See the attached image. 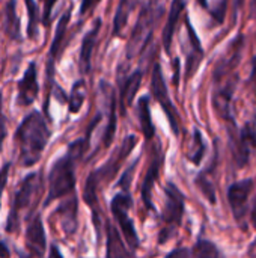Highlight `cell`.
Segmentation results:
<instances>
[{"label":"cell","mask_w":256,"mask_h":258,"mask_svg":"<svg viewBox=\"0 0 256 258\" xmlns=\"http://www.w3.org/2000/svg\"><path fill=\"white\" fill-rule=\"evenodd\" d=\"M51 132L47 125L45 118L38 110L27 113L15 130L14 139L18 147V157L23 166H33L39 162Z\"/></svg>","instance_id":"obj_1"},{"label":"cell","mask_w":256,"mask_h":258,"mask_svg":"<svg viewBox=\"0 0 256 258\" xmlns=\"http://www.w3.org/2000/svg\"><path fill=\"white\" fill-rule=\"evenodd\" d=\"M88 145L89 141H86V138L71 142L66 153L53 163L48 174V194H47L45 206H48L54 200L74 194L75 163L83 157V154L88 150Z\"/></svg>","instance_id":"obj_2"},{"label":"cell","mask_w":256,"mask_h":258,"mask_svg":"<svg viewBox=\"0 0 256 258\" xmlns=\"http://www.w3.org/2000/svg\"><path fill=\"white\" fill-rule=\"evenodd\" d=\"M163 15V0H146L142 5L137 21L127 44V57L131 59L145 51L152 39L157 23Z\"/></svg>","instance_id":"obj_3"},{"label":"cell","mask_w":256,"mask_h":258,"mask_svg":"<svg viewBox=\"0 0 256 258\" xmlns=\"http://www.w3.org/2000/svg\"><path fill=\"white\" fill-rule=\"evenodd\" d=\"M42 190V178L39 172H32L29 174L18 186L15 197H14V203L8 216V222H6V231H14L20 222V215L24 212L32 210L38 201H39V195Z\"/></svg>","instance_id":"obj_4"},{"label":"cell","mask_w":256,"mask_h":258,"mask_svg":"<svg viewBox=\"0 0 256 258\" xmlns=\"http://www.w3.org/2000/svg\"><path fill=\"white\" fill-rule=\"evenodd\" d=\"M164 194H166V203L161 213V228L158 231L160 245L169 242L178 231L184 216V206H186L184 195L174 183H169L164 187Z\"/></svg>","instance_id":"obj_5"},{"label":"cell","mask_w":256,"mask_h":258,"mask_svg":"<svg viewBox=\"0 0 256 258\" xmlns=\"http://www.w3.org/2000/svg\"><path fill=\"white\" fill-rule=\"evenodd\" d=\"M151 94L155 98V101L161 106L163 112L166 113L169 125H170L174 135L178 136L180 135V118H178L177 107L174 106V103L170 100L169 89H167V85H166V80H164L160 62H155L154 68H152V74H151Z\"/></svg>","instance_id":"obj_6"},{"label":"cell","mask_w":256,"mask_h":258,"mask_svg":"<svg viewBox=\"0 0 256 258\" xmlns=\"http://www.w3.org/2000/svg\"><path fill=\"white\" fill-rule=\"evenodd\" d=\"M136 144H137V138H136L134 135H128V136L122 141V144L119 145V148L113 153V156H112L103 166H100L98 169L92 171V172L89 174L88 178L92 180V181L95 183L97 187H98L101 183H106V181L112 180V178L118 174V171H119L121 165L124 163V160L131 154V151L134 150Z\"/></svg>","instance_id":"obj_7"},{"label":"cell","mask_w":256,"mask_h":258,"mask_svg":"<svg viewBox=\"0 0 256 258\" xmlns=\"http://www.w3.org/2000/svg\"><path fill=\"white\" fill-rule=\"evenodd\" d=\"M131 206H133V201L128 194H118L113 197L110 203V212L115 221L119 224L124 240L128 243L131 249H136L139 246V236H137L133 221L128 216V210L131 209Z\"/></svg>","instance_id":"obj_8"},{"label":"cell","mask_w":256,"mask_h":258,"mask_svg":"<svg viewBox=\"0 0 256 258\" xmlns=\"http://www.w3.org/2000/svg\"><path fill=\"white\" fill-rule=\"evenodd\" d=\"M38 94H39V85H38V70H36V63L32 60L21 80L17 83V106L20 107H27V106H32L36 98H38Z\"/></svg>","instance_id":"obj_9"},{"label":"cell","mask_w":256,"mask_h":258,"mask_svg":"<svg viewBox=\"0 0 256 258\" xmlns=\"http://www.w3.org/2000/svg\"><path fill=\"white\" fill-rule=\"evenodd\" d=\"M253 189V181L250 178L232 183L228 189V203L232 209L234 218L241 222L247 215V203Z\"/></svg>","instance_id":"obj_10"},{"label":"cell","mask_w":256,"mask_h":258,"mask_svg":"<svg viewBox=\"0 0 256 258\" xmlns=\"http://www.w3.org/2000/svg\"><path fill=\"white\" fill-rule=\"evenodd\" d=\"M100 95L106 100L107 109H109V116H107V125L104 130L103 136V145L107 148L112 145L116 133V109H118V95L115 94V89L110 86L109 82L101 80L100 82Z\"/></svg>","instance_id":"obj_11"},{"label":"cell","mask_w":256,"mask_h":258,"mask_svg":"<svg viewBox=\"0 0 256 258\" xmlns=\"http://www.w3.org/2000/svg\"><path fill=\"white\" fill-rule=\"evenodd\" d=\"M186 30H187V35H189L190 50L187 51V57H186L184 77H186V80H189L196 74L201 62L204 59V48H202V42H201V39H199V36H198V33H196V30H195V27H193L189 17H186Z\"/></svg>","instance_id":"obj_12"},{"label":"cell","mask_w":256,"mask_h":258,"mask_svg":"<svg viewBox=\"0 0 256 258\" xmlns=\"http://www.w3.org/2000/svg\"><path fill=\"white\" fill-rule=\"evenodd\" d=\"M26 248L30 251L32 255L41 258L47 249V237L44 224L39 215H35L26 228Z\"/></svg>","instance_id":"obj_13"},{"label":"cell","mask_w":256,"mask_h":258,"mask_svg":"<svg viewBox=\"0 0 256 258\" xmlns=\"http://www.w3.org/2000/svg\"><path fill=\"white\" fill-rule=\"evenodd\" d=\"M142 79H143V73L140 70H136L134 73L124 77L119 82V95H118L119 104H118V107H119V110H121V113L124 116L127 115V107L133 103L136 94L140 89Z\"/></svg>","instance_id":"obj_14"},{"label":"cell","mask_w":256,"mask_h":258,"mask_svg":"<svg viewBox=\"0 0 256 258\" xmlns=\"http://www.w3.org/2000/svg\"><path fill=\"white\" fill-rule=\"evenodd\" d=\"M161 165H163V154L160 153V148H157V151L154 153V157L146 169V174H145V178H143V184H142V201L145 204V207L148 210H152L154 206H152V189L155 186V181L158 180V175H160V169H161Z\"/></svg>","instance_id":"obj_15"},{"label":"cell","mask_w":256,"mask_h":258,"mask_svg":"<svg viewBox=\"0 0 256 258\" xmlns=\"http://www.w3.org/2000/svg\"><path fill=\"white\" fill-rule=\"evenodd\" d=\"M103 26V20L98 17L95 18L92 27L86 32V35L83 36L81 41V47H80V70L83 74H88L91 71V62H92V53L94 48L97 45L98 36H100V30Z\"/></svg>","instance_id":"obj_16"},{"label":"cell","mask_w":256,"mask_h":258,"mask_svg":"<svg viewBox=\"0 0 256 258\" xmlns=\"http://www.w3.org/2000/svg\"><path fill=\"white\" fill-rule=\"evenodd\" d=\"M2 32L12 41H23L21 23L17 12V0H8L2 9Z\"/></svg>","instance_id":"obj_17"},{"label":"cell","mask_w":256,"mask_h":258,"mask_svg":"<svg viewBox=\"0 0 256 258\" xmlns=\"http://www.w3.org/2000/svg\"><path fill=\"white\" fill-rule=\"evenodd\" d=\"M186 0H172L170 3V9H169V15H167V21L163 27V33H161V42L164 47V51L167 54H170V47H172V41H174V35L177 30V24L180 21L181 14L186 9Z\"/></svg>","instance_id":"obj_18"},{"label":"cell","mask_w":256,"mask_h":258,"mask_svg":"<svg viewBox=\"0 0 256 258\" xmlns=\"http://www.w3.org/2000/svg\"><path fill=\"white\" fill-rule=\"evenodd\" d=\"M136 113L140 122L142 133L146 141H151L155 136V127L152 124V116H151V97L149 95H142L137 103H136Z\"/></svg>","instance_id":"obj_19"},{"label":"cell","mask_w":256,"mask_h":258,"mask_svg":"<svg viewBox=\"0 0 256 258\" xmlns=\"http://www.w3.org/2000/svg\"><path fill=\"white\" fill-rule=\"evenodd\" d=\"M69 20H71V8H68L62 14V17L59 18L57 27H56L54 36H53L50 50H48V59H51L54 62H57L59 56L63 53V41H65V35H66V29H68Z\"/></svg>","instance_id":"obj_20"},{"label":"cell","mask_w":256,"mask_h":258,"mask_svg":"<svg viewBox=\"0 0 256 258\" xmlns=\"http://www.w3.org/2000/svg\"><path fill=\"white\" fill-rule=\"evenodd\" d=\"M57 215L60 216V227L65 234L71 236L77 230V198L75 195L66 200L57 207Z\"/></svg>","instance_id":"obj_21"},{"label":"cell","mask_w":256,"mask_h":258,"mask_svg":"<svg viewBox=\"0 0 256 258\" xmlns=\"http://www.w3.org/2000/svg\"><path fill=\"white\" fill-rule=\"evenodd\" d=\"M142 3V0H121L115 17H113V27H112V36H119V33L124 30V27L128 23L130 14L133 12V9H136L139 5Z\"/></svg>","instance_id":"obj_22"},{"label":"cell","mask_w":256,"mask_h":258,"mask_svg":"<svg viewBox=\"0 0 256 258\" xmlns=\"http://www.w3.org/2000/svg\"><path fill=\"white\" fill-rule=\"evenodd\" d=\"M106 258H131L127 251L119 233L115 227L107 225V236H106Z\"/></svg>","instance_id":"obj_23"},{"label":"cell","mask_w":256,"mask_h":258,"mask_svg":"<svg viewBox=\"0 0 256 258\" xmlns=\"http://www.w3.org/2000/svg\"><path fill=\"white\" fill-rule=\"evenodd\" d=\"M26 11H27V29L26 35L29 39H35L38 35V29L41 24V12L36 0H24Z\"/></svg>","instance_id":"obj_24"},{"label":"cell","mask_w":256,"mask_h":258,"mask_svg":"<svg viewBox=\"0 0 256 258\" xmlns=\"http://www.w3.org/2000/svg\"><path fill=\"white\" fill-rule=\"evenodd\" d=\"M86 100V83L84 80L78 79L72 83L71 94L68 95V112L69 113H78L83 103Z\"/></svg>","instance_id":"obj_25"},{"label":"cell","mask_w":256,"mask_h":258,"mask_svg":"<svg viewBox=\"0 0 256 258\" xmlns=\"http://www.w3.org/2000/svg\"><path fill=\"white\" fill-rule=\"evenodd\" d=\"M205 151H207V145H205V141H204V136L202 133L195 128L193 132V144H192V150L190 153L187 154L189 160L193 163V165H201L204 156H205Z\"/></svg>","instance_id":"obj_26"},{"label":"cell","mask_w":256,"mask_h":258,"mask_svg":"<svg viewBox=\"0 0 256 258\" xmlns=\"http://www.w3.org/2000/svg\"><path fill=\"white\" fill-rule=\"evenodd\" d=\"M190 254H192V258H220V252L217 246L213 242L204 240V239L196 242Z\"/></svg>","instance_id":"obj_27"},{"label":"cell","mask_w":256,"mask_h":258,"mask_svg":"<svg viewBox=\"0 0 256 258\" xmlns=\"http://www.w3.org/2000/svg\"><path fill=\"white\" fill-rule=\"evenodd\" d=\"M237 138H238V141L244 145V147H247L249 150H252V148H255L256 150V125L255 124H252V122H247L240 132L237 130Z\"/></svg>","instance_id":"obj_28"},{"label":"cell","mask_w":256,"mask_h":258,"mask_svg":"<svg viewBox=\"0 0 256 258\" xmlns=\"http://www.w3.org/2000/svg\"><path fill=\"white\" fill-rule=\"evenodd\" d=\"M196 184L199 187V190L204 194V197L211 203V204H216V192H214V187H213V183L207 178L205 174H199L198 178H196Z\"/></svg>","instance_id":"obj_29"},{"label":"cell","mask_w":256,"mask_h":258,"mask_svg":"<svg viewBox=\"0 0 256 258\" xmlns=\"http://www.w3.org/2000/svg\"><path fill=\"white\" fill-rule=\"evenodd\" d=\"M226 6H228V0H217L216 2V6L208 8L210 9V15L213 17V20L217 24H222L223 23L225 15H226Z\"/></svg>","instance_id":"obj_30"},{"label":"cell","mask_w":256,"mask_h":258,"mask_svg":"<svg viewBox=\"0 0 256 258\" xmlns=\"http://www.w3.org/2000/svg\"><path fill=\"white\" fill-rule=\"evenodd\" d=\"M57 0H44V11L41 14V23L48 27L50 26V21H51V12H53V8L56 5Z\"/></svg>","instance_id":"obj_31"},{"label":"cell","mask_w":256,"mask_h":258,"mask_svg":"<svg viewBox=\"0 0 256 258\" xmlns=\"http://www.w3.org/2000/svg\"><path fill=\"white\" fill-rule=\"evenodd\" d=\"M9 169H11V163H5L0 168V204H2V195L5 192V187L8 184V177H9Z\"/></svg>","instance_id":"obj_32"},{"label":"cell","mask_w":256,"mask_h":258,"mask_svg":"<svg viewBox=\"0 0 256 258\" xmlns=\"http://www.w3.org/2000/svg\"><path fill=\"white\" fill-rule=\"evenodd\" d=\"M0 103H2V92H0ZM6 135H8L6 118H5V115H3V112H2V104H0V151H2V148H3Z\"/></svg>","instance_id":"obj_33"},{"label":"cell","mask_w":256,"mask_h":258,"mask_svg":"<svg viewBox=\"0 0 256 258\" xmlns=\"http://www.w3.org/2000/svg\"><path fill=\"white\" fill-rule=\"evenodd\" d=\"M172 68H174V79H172V82H174V86L178 88V85H180V73H181V60H180V57H175L172 60Z\"/></svg>","instance_id":"obj_34"},{"label":"cell","mask_w":256,"mask_h":258,"mask_svg":"<svg viewBox=\"0 0 256 258\" xmlns=\"http://www.w3.org/2000/svg\"><path fill=\"white\" fill-rule=\"evenodd\" d=\"M101 0H81V5H80V15H86L89 14Z\"/></svg>","instance_id":"obj_35"},{"label":"cell","mask_w":256,"mask_h":258,"mask_svg":"<svg viewBox=\"0 0 256 258\" xmlns=\"http://www.w3.org/2000/svg\"><path fill=\"white\" fill-rule=\"evenodd\" d=\"M166 258H192V254H190L189 249L180 248V249H175L174 252H170Z\"/></svg>","instance_id":"obj_36"},{"label":"cell","mask_w":256,"mask_h":258,"mask_svg":"<svg viewBox=\"0 0 256 258\" xmlns=\"http://www.w3.org/2000/svg\"><path fill=\"white\" fill-rule=\"evenodd\" d=\"M48 258H63V255H62V252L57 249L56 245H51V246H50V255H48Z\"/></svg>","instance_id":"obj_37"},{"label":"cell","mask_w":256,"mask_h":258,"mask_svg":"<svg viewBox=\"0 0 256 258\" xmlns=\"http://www.w3.org/2000/svg\"><path fill=\"white\" fill-rule=\"evenodd\" d=\"M3 254V258H8L9 257V252H8V249H6V245L3 243V242H0V255Z\"/></svg>","instance_id":"obj_38"},{"label":"cell","mask_w":256,"mask_h":258,"mask_svg":"<svg viewBox=\"0 0 256 258\" xmlns=\"http://www.w3.org/2000/svg\"><path fill=\"white\" fill-rule=\"evenodd\" d=\"M244 5V0H234V6H235V15H237V11L241 9V6Z\"/></svg>","instance_id":"obj_39"},{"label":"cell","mask_w":256,"mask_h":258,"mask_svg":"<svg viewBox=\"0 0 256 258\" xmlns=\"http://www.w3.org/2000/svg\"><path fill=\"white\" fill-rule=\"evenodd\" d=\"M199 3V6H202L204 9H208V0H196Z\"/></svg>","instance_id":"obj_40"}]
</instances>
